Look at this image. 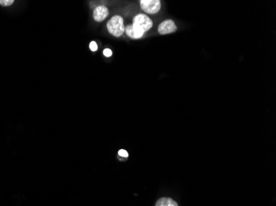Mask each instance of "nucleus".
Listing matches in <instances>:
<instances>
[{
  "instance_id": "4",
  "label": "nucleus",
  "mask_w": 276,
  "mask_h": 206,
  "mask_svg": "<svg viewBox=\"0 0 276 206\" xmlns=\"http://www.w3.org/2000/svg\"><path fill=\"white\" fill-rule=\"evenodd\" d=\"M177 30V27L174 24V21L172 20H167L161 22V24L159 25L158 32L161 35H166V34H169L174 32Z\"/></svg>"
},
{
  "instance_id": "10",
  "label": "nucleus",
  "mask_w": 276,
  "mask_h": 206,
  "mask_svg": "<svg viewBox=\"0 0 276 206\" xmlns=\"http://www.w3.org/2000/svg\"><path fill=\"white\" fill-rule=\"evenodd\" d=\"M89 48L92 51H96L98 50V46H97L96 42H94V41H92L89 44Z\"/></svg>"
},
{
  "instance_id": "9",
  "label": "nucleus",
  "mask_w": 276,
  "mask_h": 206,
  "mask_svg": "<svg viewBox=\"0 0 276 206\" xmlns=\"http://www.w3.org/2000/svg\"><path fill=\"white\" fill-rule=\"evenodd\" d=\"M118 155L123 158H127L128 157V153L127 152L126 150H121L118 151Z\"/></svg>"
},
{
  "instance_id": "5",
  "label": "nucleus",
  "mask_w": 276,
  "mask_h": 206,
  "mask_svg": "<svg viewBox=\"0 0 276 206\" xmlns=\"http://www.w3.org/2000/svg\"><path fill=\"white\" fill-rule=\"evenodd\" d=\"M108 16V9L105 6H99L94 11V19L96 21H102Z\"/></svg>"
},
{
  "instance_id": "7",
  "label": "nucleus",
  "mask_w": 276,
  "mask_h": 206,
  "mask_svg": "<svg viewBox=\"0 0 276 206\" xmlns=\"http://www.w3.org/2000/svg\"><path fill=\"white\" fill-rule=\"evenodd\" d=\"M155 206H179V204L170 197H161L156 201Z\"/></svg>"
},
{
  "instance_id": "8",
  "label": "nucleus",
  "mask_w": 276,
  "mask_h": 206,
  "mask_svg": "<svg viewBox=\"0 0 276 206\" xmlns=\"http://www.w3.org/2000/svg\"><path fill=\"white\" fill-rule=\"evenodd\" d=\"M14 0H0V5L3 7H9L14 4Z\"/></svg>"
},
{
  "instance_id": "2",
  "label": "nucleus",
  "mask_w": 276,
  "mask_h": 206,
  "mask_svg": "<svg viewBox=\"0 0 276 206\" xmlns=\"http://www.w3.org/2000/svg\"><path fill=\"white\" fill-rule=\"evenodd\" d=\"M152 21L145 14H138L133 19V24L136 28L145 33L152 27Z\"/></svg>"
},
{
  "instance_id": "3",
  "label": "nucleus",
  "mask_w": 276,
  "mask_h": 206,
  "mask_svg": "<svg viewBox=\"0 0 276 206\" xmlns=\"http://www.w3.org/2000/svg\"><path fill=\"white\" fill-rule=\"evenodd\" d=\"M140 4L142 9L148 14H156L161 9V2L159 0H142Z\"/></svg>"
},
{
  "instance_id": "6",
  "label": "nucleus",
  "mask_w": 276,
  "mask_h": 206,
  "mask_svg": "<svg viewBox=\"0 0 276 206\" xmlns=\"http://www.w3.org/2000/svg\"><path fill=\"white\" fill-rule=\"evenodd\" d=\"M125 31H126V33L127 34L128 37L132 38V39H138V38L142 37L143 36V32H141L140 30L137 29L134 26L132 25H130V26H127V27L125 28Z\"/></svg>"
},
{
  "instance_id": "1",
  "label": "nucleus",
  "mask_w": 276,
  "mask_h": 206,
  "mask_svg": "<svg viewBox=\"0 0 276 206\" xmlns=\"http://www.w3.org/2000/svg\"><path fill=\"white\" fill-rule=\"evenodd\" d=\"M107 27L110 34H112L116 37H119L125 32L124 19L120 16H113L109 21H107Z\"/></svg>"
},
{
  "instance_id": "11",
  "label": "nucleus",
  "mask_w": 276,
  "mask_h": 206,
  "mask_svg": "<svg viewBox=\"0 0 276 206\" xmlns=\"http://www.w3.org/2000/svg\"><path fill=\"white\" fill-rule=\"evenodd\" d=\"M104 55H105V56L110 57L112 56V51L110 49H105V51H104Z\"/></svg>"
}]
</instances>
